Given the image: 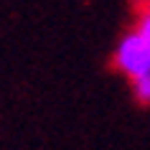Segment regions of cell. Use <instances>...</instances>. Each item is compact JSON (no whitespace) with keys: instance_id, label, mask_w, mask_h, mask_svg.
Here are the masks:
<instances>
[{"instance_id":"obj_4","label":"cell","mask_w":150,"mask_h":150,"mask_svg":"<svg viewBox=\"0 0 150 150\" xmlns=\"http://www.w3.org/2000/svg\"><path fill=\"white\" fill-rule=\"evenodd\" d=\"M137 3V13H150V0H135Z\"/></svg>"},{"instance_id":"obj_1","label":"cell","mask_w":150,"mask_h":150,"mask_svg":"<svg viewBox=\"0 0 150 150\" xmlns=\"http://www.w3.org/2000/svg\"><path fill=\"white\" fill-rule=\"evenodd\" d=\"M112 64L127 79H137V76L150 74V41L140 33V28H130L117 41Z\"/></svg>"},{"instance_id":"obj_3","label":"cell","mask_w":150,"mask_h":150,"mask_svg":"<svg viewBox=\"0 0 150 150\" xmlns=\"http://www.w3.org/2000/svg\"><path fill=\"white\" fill-rule=\"evenodd\" d=\"M137 16H140V18H137L135 28H140V33L150 41V13H137Z\"/></svg>"},{"instance_id":"obj_2","label":"cell","mask_w":150,"mask_h":150,"mask_svg":"<svg viewBox=\"0 0 150 150\" xmlns=\"http://www.w3.org/2000/svg\"><path fill=\"white\" fill-rule=\"evenodd\" d=\"M130 89H132V97H135L137 104L150 107V74L137 76V79H130Z\"/></svg>"}]
</instances>
